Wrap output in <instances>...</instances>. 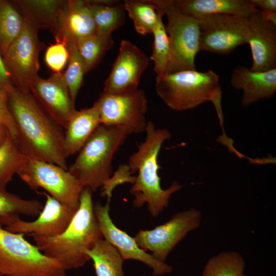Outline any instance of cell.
Wrapping results in <instances>:
<instances>
[{
    "label": "cell",
    "mask_w": 276,
    "mask_h": 276,
    "mask_svg": "<svg viewBox=\"0 0 276 276\" xmlns=\"http://www.w3.org/2000/svg\"><path fill=\"white\" fill-rule=\"evenodd\" d=\"M8 105L14 119V140L30 159L56 165L67 170L63 150L64 131L43 109L30 90L12 87Z\"/></svg>",
    "instance_id": "1"
},
{
    "label": "cell",
    "mask_w": 276,
    "mask_h": 276,
    "mask_svg": "<svg viewBox=\"0 0 276 276\" xmlns=\"http://www.w3.org/2000/svg\"><path fill=\"white\" fill-rule=\"evenodd\" d=\"M145 132L144 141L130 156L127 164L132 174L137 172L130 192L134 196V207L139 208L147 203L149 213L155 217L168 206L171 195L182 186L177 181L165 190L160 186L157 157L163 144L171 137L170 132L157 128L152 122L148 121Z\"/></svg>",
    "instance_id": "2"
},
{
    "label": "cell",
    "mask_w": 276,
    "mask_h": 276,
    "mask_svg": "<svg viewBox=\"0 0 276 276\" xmlns=\"http://www.w3.org/2000/svg\"><path fill=\"white\" fill-rule=\"evenodd\" d=\"M92 193L83 189L78 209L62 233L50 237L31 236L43 254L66 270L82 267L90 260L86 251L103 238L94 212Z\"/></svg>",
    "instance_id": "3"
},
{
    "label": "cell",
    "mask_w": 276,
    "mask_h": 276,
    "mask_svg": "<svg viewBox=\"0 0 276 276\" xmlns=\"http://www.w3.org/2000/svg\"><path fill=\"white\" fill-rule=\"evenodd\" d=\"M155 87L159 98L175 110L193 109L204 102H211L222 127V91L219 77L214 71L186 70L157 75Z\"/></svg>",
    "instance_id": "4"
},
{
    "label": "cell",
    "mask_w": 276,
    "mask_h": 276,
    "mask_svg": "<svg viewBox=\"0 0 276 276\" xmlns=\"http://www.w3.org/2000/svg\"><path fill=\"white\" fill-rule=\"evenodd\" d=\"M131 133L125 127L100 124L78 152L68 171L92 192L112 174L114 154Z\"/></svg>",
    "instance_id": "5"
},
{
    "label": "cell",
    "mask_w": 276,
    "mask_h": 276,
    "mask_svg": "<svg viewBox=\"0 0 276 276\" xmlns=\"http://www.w3.org/2000/svg\"><path fill=\"white\" fill-rule=\"evenodd\" d=\"M1 276H70L57 261L43 254L24 235L0 225Z\"/></svg>",
    "instance_id": "6"
},
{
    "label": "cell",
    "mask_w": 276,
    "mask_h": 276,
    "mask_svg": "<svg viewBox=\"0 0 276 276\" xmlns=\"http://www.w3.org/2000/svg\"><path fill=\"white\" fill-rule=\"evenodd\" d=\"M150 1L167 16L165 27L171 51L169 74L196 70L195 60L200 52V31L197 19L177 10L171 0Z\"/></svg>",
    "instance_id": "7"
},
{
    "label": "cell",
    "mask_w": 276,
    "mask_h": 276,
    "mask_svg": "<svg viewBox=\"0 0 276 276\" xmlns=\"http://www.w3.org/2000/svg\"><path fill=\"white\" fill-rule=\"evenodd\" d=\"M18 175L31 189H43L62 203L75 210L78 209L84 188L67 170L54 164L29 158Z\"/></svg>",
    "instance_id": "8"
},
{
    "label": "cell",
    "mask_w": 276,
    "mask_h": 276,
    "mask_svg": "<svg viewBox=\"0 0 276 276\" xmlns=\"http://www.w3.org/2000/svg\"><path fill=\"white\" fill-rule=\"evenodd\" d=\"M202 213L195 208L178 212L165 223L151 229H141L134 239L139 247L149 251L158 261L165 263L175 247L201 223Z\"/></svg>",
    "instance_id": "9"
},
{
    "label": "cell",
    "mask_w": 276,
    "mask_h": 276,
    "mask_svg": "<svg viewBox=\"0 0 276 276\" xmlns=\"http://www.w3.org/2000/svg\"><path fill=\"white\" fill-rule=\"evenodd\" d=\"M197 19L200 31V51L226 55L247 43L248 17L220 14Z\"/></svg>",
    "instance_id": "10"
},
{
    "label": "cell",
    "mask_w": 276,
    "mask_h": 276,
    "mask_svg": "<svg viewBox=\"0 0 276 276\" xmlns=\"http://www.w3.org/2000/svg\"><path fill=\"white\" fill-rule=\"evenodd\" d=\"M39 30L25 20L24 27L3 56L14 86L30 90L39 77V55L44 43Z\"/></svg>",
    "instance_id": "11"
},
{
    "label": "cell",
    "mask_w": 276,
    "mask_h": 276,
    "mask_svg": "<svg viewBox=\"0 0 276 276\" xmlns=\"http://www.w3.org/2000/svg\"><path fill=\"white\" fill-rule=\"evenodd\" d=\"M97 101L101 124L123 127L131 134L145 132L148 105L143 90L123 94L102 93Z\"/></svg>",
    "instance_id": "12"
},
{
    "label": "cell",
    "mask_w": 276,
    "mask_h": 276,
    "mask_svg": "<svg viewBox=\"0 0 276 276\" xmlns=\"http://www.w3.org/2000/svg\"><path fill=\"white\" fill-rule=\"evenodd\" d=\"M110 201L105 205L97 203L94 212L103 238L113 246L124 260H135L151 268L155 276L171 273L172 267L157 260L152 255L141 248L134 238L117 227L109 214Z\"/></svg>",
    "instance_id": "13"
},
{
    "label": "cell",
    "mask_w": 276,
    "mask_h": 276,
    "mask_svg": "<svg viewBox=\"0 0 276 276\" xmlns=\"http://www.w3.org/2000/svg\"><path fill=\"white\" fill-rule=\"evenodd\" d=\"M149 64V58L138 47L128 40H122L102 93L123 94L137 90L140 78Z\"/></svg>",
    "instance_id": "14"
},
{
    "label": "cell",
    "mask_w": 276,
    "mask_h": 276,
    "mask_svg": "<svg viewBox=\"0 0 276 276\" xmlns=\"http://www.w3.org/2000/svg\"><path fill=\"white\" fill-rule=\"evenodd\" d=\"M30 91L50 117L64 130L77 110L63 73H54L48 78L39 77Z\"/></svg>",
    "instance_id": "15"
},
{
    "label": "cell",
    "mask_w": 276,
    "mask_h": 276,
    "mask_svg": "<svg viewBox=\"0 0 276 276\" xmlns=\"http://www.w3.org/2000/svg\"><path fill=\"white\" fill-rule=\"evenodd\" d=\"M42 209L36 219L31 221L18 219L5 228L14 233L50 237L62 233L67 227L77 210L62 203L45 192Z\"/></svg>",
    "instance_id": "16"
},
{
    "label": "cell",
    "mask_w": 276,
    "mask_h": 276,
    "mask_svg": "<svg viewBox=\"0 0 276 276\" xmlns=\"http://www.w3.org/2000/svg\"><path fill=\"white\" fill-rule=\"evenodd\" d=\"M248 22L247 43L252 61L250 69L265 72L276 68V25L267 21L259 10L248 17Z\"/></svg>",
    "instance_id": "17"
},
{
    "label": "cell",
    "mask_w": 276,
    "mask_h": 276,
    "mask_svg": "<svg viewBox=\"0 0 276 276\" xmlns=\"http://www.w3.org/2000/svg\"><path fill=\"white\" fill-rule=\"evenodd\" d=\"M232 86L243 90L242 103L248 106L261 99L272 97L276 91V68L255 72L244 66H237L231 78Z\"/></svg>",
    "instance_id": "18"
},
{
    "label": "cell",
    "mask_w": 276,
    "mask_h": 276,
    "mask_svg": "<svg viewBox=\"0 0 276 276\" xmlns=\"http://www.w3.org/2000/svg\"><path fill=\"white\" fill-rule=\"evenodd\" d=\"M87 1L67 0L60 29L54 37L65 45L97 33Z\"/></svg>",
    "instance_id": "19"
},
{
    "label": "cell",
    "mask_w": 276,
    "mask_h": 276,
    "mask_svg": "<svg viewBox=\"0 0 276 276\" xmlns=\"http://www.w3.org/2000/svg\"><path fill=\"white\" fill-rule=\"evenodd\" d=\"M67 0H14L24 19L37 29H48L55 37L61 26Z\"/></svg>",
    "instance_id": "20"
},
{
    "label": "cell",
    "mask_w": 276,
    "mask_h": 276,
    "mask_svg": "<svg viewBox=\"0 0 276 276\" xmlns=\"http://www.w3.org/2000/svg\"><path fill=\"white\" fill-rule=\"evenodd\" d=\"M101 124L99 103L76 110L64 130L63 150L66 158L79 152Z\"/></svg>",
    "instance_id": "21"
},
{
    "label": "cell",
    "mask_w": 276,
    "mask_h": 276,
    "mask_svg": "<svg viewBox=\"0 0 276 276\" xmlns=\"http://www.w3.org/2000/svg\"><path fill=\"white\" fill-rule=\"evenodd\" d=\"M178 11L194 18L220 14L248 17L257 11L251 0H171Z\"/></svg>",
    "instance_id": "22"
},
{
    "label": "cell",
    "mask_w": 276,
    "mask_h": 276,
    "mask_svg": "<svg viewBox=\"0 0 276 276\" xmlns=\"http://www.w3.org/2000/svg\"><path fill=\"white\" fill-rule=\"evenodd\" d=\"M43 205L36 199H26L0 187V225L7 227L21 215L37 217Z\"/></svg>",
    "instance_id": "23"
},
{
    "label": "cell",
    "mask_w": 276,
    "mask_h": 276,
    "mask_svg": "<svg viewBox=\"0 0 276 276\" xmlns=\"http://www.w3.org/2000/svg\"><path fill=\"white\" fill-rule=\"evenodd\" d=\"M97 32L112 34L125 22L123 2L110 0L87 1Z\"/></svg>",
    "instance_id": "24"
},
{
    "label": "cell",
    "mask_w": 276,
    "mask_h": 276,
    "mask_svg": "<svg viewBox=\"0 0 276 276\" xmlns=\"http://www.w3.org/2000/svg\"><path fill=\"white\" fill-rule=\"evenodd\" d=\"M86 253L93 261L97 276H125L124 260L117 249L104 238L97 240Z\"/></svg>",
    "instance_id": "25"
},
{
    "label": "cell",
    "mask_w": 276,
    "mask_h": 276,
    "mask_svg": "<svg viewBox=\"0 0 276 276\" xmlns=\"http://www.w3.org/2000/svg\"><path fill=\"white\" fill-rule=\"evenodd\" d=\"M24 18L12 1L0 0V53L2 56L21 32Z\"/></svg>",
    "instance_id": "26"
},
{
    "label": "cell",
    "mask_w": 276,
    "mask_h": 276,
    "mask_svg": "<svg viewBox=\"0 0 276 276\" xmlns=\"http://www.w3.org/2000/svg\"><path fill=\"white\" fill-rule=\"evenodd\" d=\"M29 159L9 133L0 147V187L6 188L13 177L24 168Z\"/></svg>",
    "instance_id": "27"
},
{
    "label": "cell",
    "mask_w": 276,
    "mask_h": 276,
    "mask_svg": "<svg viewBox=\"0 0 276 276\" xmlns=\"http://www.w3.org/2000/svg\"><path fill=\"white\" fill-rule=\"evenodd\" d=\"M246 263L235 251H223L211 257L204 266L202 276H242Z\"/></svg>",
    "instance_id": "28"
},
{
    "label": "cell",
    "mask_w": 276,
    "mask_h": 276,
    "mask_svg": "<svg viewBox=\"0 0 276 276\" xmlns=\"http://www.w3.org/2000/svg\"><path fill=\"white\" fill-rule=\"evenodd\" d=\"M123 5L136 32L142 35L152 34L159 16L155 5L150 0H126Z\"/></svg>",
    "instance_id": "29"
},
{
    "label": "cell",
    "mask_w": 276,
    "mask_h": 276,
    "mask_svg": "<svg viewBox=\"0 0 276 276\" xmlns=\"http://www.w3.org/2000/svg\"><path fill=\"white\" fill-rule=\"evenodd\" d=\"M156 9L159 16L152 33L154 40L150 59L154 63L153 68L157 75H163L169 73L171 51L169 36L163 21L164 14L161 10Z\"/></svg>",
    "instance_id": "30"
},
{
    "label": "cell",
    "mask_w": 276,
    "mask_h": 276,
    "mask_svg": "<svg viewBox=\"0 0 276 276\" xmlns=\"http://www.w3.org/2000/svg\"><path fill=\"white\" fill-rule=\"evenodd\" d=\"M111 34L97 33L79 40L75 43L85 66L86 73L93 70L106 51L113 45Z\"/></svg>",
    "instance_id": "31"
},
{
    "label": "cell",
    "mask_w": 276,
    "mask_h": 276,
    "mask_svg": "<svg viewBox=\"0 0 276 276\" xmlns=\"http://www.w3.org/2000/svg\"><path fill=\"white\" fill-rule=\"evenodd\" d=\"M69 52L67 67L63 75L68 88L72 99L75 103L77 94L83 81V77L86 73L84 63L74 43L66 45Z\"/></svg>",
    "instance_id": "32"
},
{
    "label": "cell",
    "mask_w": 276,
    "mask_h": 276,
    "mask_svg": "<svg viewBox=\"0 0 276 276\" xmlns=\"http://www.w3.org/2000/svg\"><path fill=\"white\" fill-rule=\"evenodd\" d=\"M69 52L66 45L56 42L49 46L45 53L44 61L48 67L54 73H61L67 63Z\"/></svg>",
    "instance_id": "33"
},
{
    "label": "cell",
    "mask_w": 276,
    "mask_h": 276,
    "mask_svg": "<svg viewBox=\"0 0 276 276\" xmlns=\"http://www.w3.org/2000/svg\"><path fill=\"white\" fill-rule=\"evenodd\" d=\"M135 178L136 176H132L127 164L121 165L104 183L101 195L106 196L107 200L110 201L112 191L117 186L127 182L133 184Z\"/></svg>",
    "instance_id": "34"
},
{
    "label": "cell",
    "mask_w": 276,
    "mask_h": 276,
    "mask_svg": "<svg viewBox=\"0 0 276 276\" xmlns=\"http://www.w3.org/2000/svg\"><path fill=\"white\" fill-rule=\"evenodd\" d=\"M0 124L4 126L15 139L17 134L16 124L8 105V91L0 89Z\"/></svg>",
    "instance_id": "35"
},
{
    "label": "cell",
    "mask_w": 276,
    "mask_h": 276,
    "mask_svg": "<svg viewBox=\"0 0 276 276\" xmlns=\"http://www.w3.org/2000/svg\"><path fill=\"white\" fill-rule=\"evenodd\" d=\"M14 86L9 73L7 68L3 57L0 53V89L9 91Z\"/></svg>",
    "instance_id": "36"
},
{
    "label": "cell",
    "mask_w": 276,
    "mask_h": 276,
    "mask_svg": "<svg viewBox=\"0 0 276 276\" xmlns=\"http://www.w3.org/2000/svg\"><path fill=\"white\" fill-rule=\"evenodd\" d=\"M251 1L259 10L276 12L275 0H251Z\"/></svg>",
    "instance_id": "37"
},
{
    "label": "cell",
    "mask_w": 276,
    "mask_h": 276,
    "mask_svg": "<svg viewBox=\"0 0 276 276\" xmlns=\"http://www.w3.org/2000/svg\"><path fill=\"white\" fill-rule=\"evenodd\" d=\"M263 17L268 22L276 25V12L260 10Z\"/></svg>",
    "instance_id": "38"
},
{
    "label": "cell",
    "mask_w": 276,
    "mask_h": 276,
    "mask_svg": "<svg viewBox=\"0 0 276 276\" xmlns=\"http://www.w3.org/2000/svg\"><path fill=\"white\" fill-rule=\"evenodd\" d=\"M9 132L7 129L3 125L0 124V147L5 142Z\"/></svg>",
    "instance_id": "39"
},
{
    "label": "cell",
    "mask_w": 276,
    "mask_h": 276,
    "mask_svg": "<svg viewBox=\"0 0 276 276\" xmlns=\"http://www.w3.org/2000/svg\"><path fill=\"white\" fill-rule=\"evenodd\" d=\"M242 276H249V275H246L245 274H243Z\"/></svg>",
    "instance_id": "40"
},
{
    "label": "cell",
    "mask_w": 276,
    "mask_h": 276,
    "mask_svg": "<svg viewBox=\"0 0 276 276\" xmlns=\"http://www.w3.org/2000/svg\"><path fill=\"white\" fill-rule=\"evenodd\" d=\"M1 276V275H0Z\"/></svg>",
    "instance_id": "41"
}]
</instances>
